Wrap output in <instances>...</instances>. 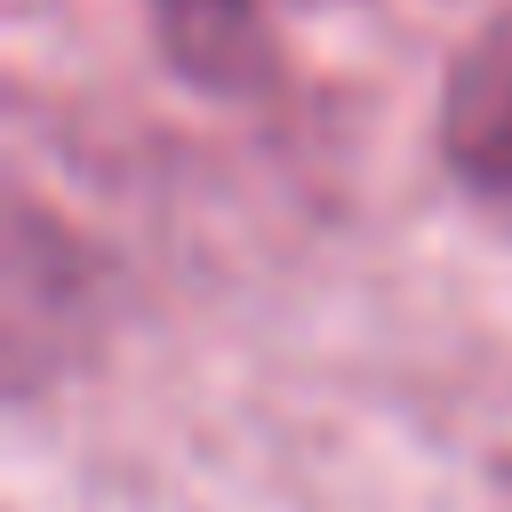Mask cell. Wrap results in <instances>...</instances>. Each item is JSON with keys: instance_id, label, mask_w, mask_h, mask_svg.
Listing matches in <instances>:
<instances>
[{"instance_id": "6da1fadb", "label": "cell", "mask_w": 512, "mask_h": 512, "mask_svg": "<svg viewBox=\"0 0 512 512\" xmlns=\"http://www.w3.org/2000/svg\"><path fill=\"white\" fill-rule=\"evenodd\" d=\"M432 136H440V160L464 184V200L512 232V8L480 16L456 40V56L440 72Z\"/></svg>"}, {"instance_id": "7a4b0ae2", "label": "cell", "mask_w": 512, "mask_h": 512, "mask_svg": "<svg viewBox=\"0 0 512 512\" xmlns=\"http://www.w3.org/2000/svg\"><path fill=\"white\" fill-rule=\"evenodd\" d=\"M176 64L208 88H256L264 64H272V40H264V16L256 0H152Z\"/></svg>"}]
</instances>
